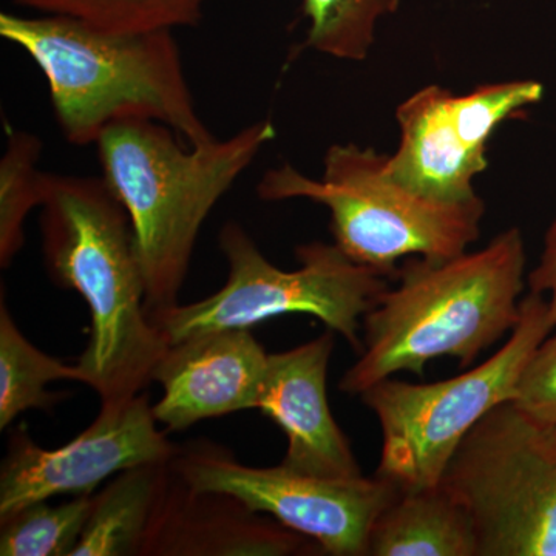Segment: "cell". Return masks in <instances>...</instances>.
Instances as JSON below:
<instances>
[{
  "instance_id": "cell-1",
  "label": "cell",
  "mask_w": 556,
  "mask_h": 556,
  "mask_svg": "<svg viewBox=\"0 0 556 556\" xmlns=\"http://www.w3.org/2000/svg\"><path fill=\"white\" fill-rule=\"evenodd\" d=\"M39 211L47 273L89 306L80 382L101 404L138 396L169 345L150 321L126 208L102 177L49 174Z\"/></svg>"
},
{
  "instance_id": "cell-2",
  "label": "cell",
  "mask_w": 556,
  "mask_h": 556,
  "mask_svg": "<svg viewBox=\"0 0 556 556\" xmlns=\"http://www.w3.org/2000/svg\"><path fill=\"white\" fill-rule=\"evenodd\" d=\"M521 230L497 233L485 248L452 258L413 257L362 321V351L339 390L362 393L402 371L422 376L428 362L453 357L470 367L521 318L526 285Z\"/></svg>"
},
{
  "instance_id": "cell-3",
  "label": "cell",
  "mask_w": 556,
  "mask_h": 556,
  "mask_svg": "<svg viewBox=\"0 0 556 556\" xmlns=\"http://www.w3.org/2000/svg\"><path fill=\"white\" fill-rule=\"evenodd\" d=\"M276 135L269 119L200 146L150 119L102 131V178L129 215L149 314L177 305L201 226Z\"/></svg>"
},
{
  "instance_id": "cell-4",
  "label": "cell",
  "mask_w": 556,
  "mask_h": 556,
  "mask_svg": "<svg viewBox=\"0 0 556 556\" xmlns=\"http://www.w3.org/2000/svg\"><path fill=\"white\" fill-rule=\"evenodd\" d=\"M0 36L42 72L70 144H97L110 124L124 119L156 121L189 146L214 139L174 31L113 33L60 14L0 13Z\"/></svg>"
},
{
  "instance_id": "cell-5",
  "label": "cell",
  "mask_w": 556,
  "mask_h": 556,
  "mask_svg": "<svg viewBox=\"0 0 556 556\" xmlns=\"http://www.w3.org/2000/svg\"><path fill=\"white\" fill-rule=\"evenodd\" d=\"M388 155L348 142L327 150L321 178L291 164L263 175V201L309 200L327 207L336 247L387 278L401 258H452L481 236V199L445 203L405 188L387 174Z\"/></svg>"
},
{
  "instance_id": "cell-6",
  "label": "cell",
  "mask_w": 556,
  "mask_h": 556,
  "mask_svg": "<svg viewBox=\"0 0 556 556\" xmlns=\"http://www.w3.org/2000/svg\"><path fill=\"white\" fill-rule=\"evenodd\" d=\"M218 247L228 263L225 287L200 302L149 314L167 345L222 329H251L273 317L308 314L361 353L362 321L387 291L386 276L321 241L298 249V269L277 268L233 222L219 230Z\"/></svg>"
},
{
  "instance_id": "cell-7",
  "label": "cell",
  "mask_w": 556,
  "mask_h": 556,
  "mask_svg": "<svg viewBox=\"0 0 556 556\" xmlns=\"http://www.w3.org/2000/svg\"><path fill=\"white\" fill-rule=\"evenodd\" d=\"M555 324L544 295L529 292L507 342L484 364L434 383L388 378L362 402L378 417L382 452L376 475L399 492L441 484L463 439L497 405L515 401L519 380Z\"/></svg>"
},
{
  "instance_id": "cell-8",
  "label": "cell",
  "mask_w": 556,
  "mask_h": 556,
  "mask_svg": "<svg viewBox=\"0 0 556 556\" xmlns=\"http://www.w3.org/2000/svg\"><path fill=\"white\" fill-rule=\"evenodd\" d=\"M441 485L473 521L478 556H556V424L504 402L471 428Z\"/></svg>"
},
{
  "instance_id": "cell-9",
  "label": "cell",
  "mask_w": 556,
  "mask_h": 556,
  "mask_svg": "<svg viewBox=\"0 0 556 556\" xmlns=\"http://www.w3.org/2000/svg\"><path fill=\"white\" fill-rule=\"evenodd\" d=\"M170 467L193 489L239 497L332 556H368L372 526L401 493L378 475L331 479L299 473L283 464L244 466L229 450L208 441L177 448Z\"/></svg>"
},
{
  "instance_id": "cell-10",
  "label": "cell",
  "mask_w": 556,
  "mask_h": 556,
  "mask_svg": "<svg viewBox=\"0 0 556 556\" xmlns=\"http://www.w3.org/2000/svg\"><path fill=\"white\" fill-rule=\"evenodd\" d=\"M533 79L504 80L456 94L441 86L415 91L396 110L401 141L387 174L420 195L467 203L473 179L489 166L486 146L501 124L543 101Z\"/></svg>"
},
{
  "instance_id": "cell-11",
  "label": "cell",
  "mask_w": 556,
  "mask_h": 556,
  "mask_svg": "<svg viewBox=\"0 0 556 556\" xmlns=\"http://www.w3.org/2000/svg\"><path fill=\"white\" fill-rule=\"evenodd\" d=\"M149 396L104 402L83 433L60 448L39 447L25 426L11 433L0 467V518L38 501L94 495L105 479L146 464L170 463L177 447L156 428Z\"/></svg>"
},
{
  "instance_id": "cell-12",
  "label": "cell",
  "mask_w": 556,
  "mask_h": 556,
  "mask_svg": "<svg viewBox=\"0 0 556 556\" xmlns=\"http://www.w3.org/2000/svg\"><path fill=\"white\" fill-rule=\"evenodd\" d=\"M334 351L328 329L283 353L269 354L255 408L283 430L288 448L285 467L311 477H361L356 455L329 408L327 379Z\"/></svg>"
},
{
  "instance_id": "cell-13",
  "label": "cell",
  "mask_w": 556,
  "mask_h": 556,
  "mask_svg": "<svg viewBox=\"0 0 556 556\" xmlns=\"http://www.w3.org/2000/svg\"><path fill=\"white\" fill-rule=\"evenodd\" d=\"M321 551L309 538L228 493L193 489L167 470L139 556H292Z\"/></svg>"
},
{
  "instance_id": "cell-14",
  "label": "cell",
  "mask_w": 556,
  "mask_h": 556,
  "mask_svg": "<svg viewBox=\"0 0 556 556\" xmlns=\"http://www.w3.org/2000/svg\"><path fill=\"white\" fill-rule=\"evenodd\" d=\"M268 357L249 329H222L170 345L153 371V382L163 388L153 405L156 422L182 431L255 408Z\"/></svg>"
},
{
  "instance_id": "cell-15",
  "label": "cell",
  "mask_w": 556,
  "mask_h": 556,
  "mask_svg": "<svg viewBox=\"0 0 556 556\" xmlns=\"http://www.w3.org/2000/svg\"><path fill=\"white\" fill-rule=\"evenodd\" d=\"M368 556H478L477 533L444 485L401 492L372 526Z\"/></svg>"
},
{
  "instance_id": "cell-16",
  "label": "cell",
  "mask_w": 556,
  "mask_h": 556,
  "mask_svg": "<svg viewBox=\"0 0 556 556\" xmlns=\"http://www.w3.org/2000/svg\"><path fill=\"white\" fill-rule=\"evenodd\" d=\"M169 463L121 471L93 497L72 556H139Z\"/></svg>"
},
{
  "instance_id": "cell-17",
  "label": "cell",
  "mask_w": 556,
  "mask_h": 556,
  "mask_svg": "<svg viewBox=\"0 0 556 556\" xmlns=\"http://www.w3.org/2000/svg\"><path fill=\"white\" fill-rule=\"evenodd\" d=\"M58 380L80 382L78 365L38 350L14 324L5 300L0 302V430L28 409L53 412L62 401L47 390Z\"/></svg>"
},
{
  "instance_id": "cell-18",
  "label": "cell",
  "mask_w": 556,
  "mask_h": 556,
  "mask_svg": "<svg viewBox=\"0 0 556 556\" xmlns=\"http://www.w3.org/2000/svg\"><path fill=\"white\" fill-rule=\"evenodd\" d=\"M0 159V266L9 268L25 243V219L42 204L49 172L38 167L43 142L38 135L5 124Z\"/></svg>"
},
{
  "instance_id": "cell-19",
  "label": "cell",
  "mask_w": 556,
  "mask_h": 556,
  "mask_svg": "<svg viewBox=\"0 0 556 556\" xmlns=\"http://www.w3.org/2000/svg\"><path fill=\"white\" fill-rule=\"evenodd\" d=\"M39 14L75 17L113 33L174 31L193 27L207 0H11Z\"/></svg>"
},
{
  "instance_id": "cell-20",
  "label": "cell",
  "mask_w": 556,
  "mask_h": 556,
  "mask_svg": "<svg viewBox=\"0 0 556 556\" xmlns=\"http://www.w3.org/2000/svg\"><path fill=\"white\" fill-rule=\"evenodd\" d=\"M94 495L60 504L38 501L0 518V555L72 556L93 508Z\"/></svg>"
},
{
  "instance_id": "cell-21",
  "label": "cell",
  "mask_w": 556,
  "mask_h": 556,
  "mask_svg": "<svg viewBox=\"0 0 556 556\" xmlns=\"http://www.w3.org/2000/svg\"><path fill=\"white\" fill-rule=\"evenodd\" d=\"M308 21L305 46L340 61L367 60L379 21L401 0H300Z\"/></svg>"
},
{
  "instance_id": "cell-22",
  "label": "cell",
  "mask_w": 556,
  "mask_h": 556,
  "mask_svg": "<svg viewBox=\"0 0 556 556\" xmlns=\"http://www.w3.org/2000/svg\"><path fill=\"white\" fill-rule=\"evenodd\" d=\"M514 402L541 422L556 424V332L530 358Z\"/></svg>"
},
{
  "instance_id": "cell-23",
  "label": "cell",
  "mask_w": 556,
  "mask_h": 556,
  "mask_svg": "<svg viewBox=\"0 0 556 556\" xmlns=\"http://www.w3.org/2000/svg\"><path fill=\"white\" fill-rule=\"evenodd\" d=\"M530 292L544 295L556 328V217L544 237L540 262L529 274Z\"/></svg>"
}]
</instances>
